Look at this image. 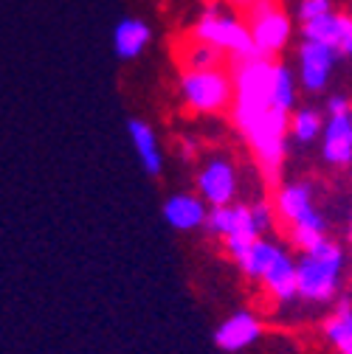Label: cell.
Instances as JSON below:
<instances>
[{
	"instance_id": "6da1fadb",
	"label": "cell",
	"mask_w": 352,
	"mask_h": 354,
	"mask_svg": "<svg viewBox=\"0 0 352 354\" xmlns=\"http://www.w3.org/2000/svg\"><path fill=\"white\" fill-rule=\"evenodd\" d=\"M234 73V104H231V121L234 127L245 132L271 110L274 96V79H276V62L271 57H240L231 65Z\"/></svg>"
},
{
	"instance_id": "484cf974",
	"label": "cell",
	"mask_w": 352,
	"mask_h": 354,
	"mask_svg": "<svg viewBox=\"0 0 352 354\" xmlns=\"http://www.w3.org/2000/svg\"><path fill=\"white\" fill-rule=\"evenodd\" d=\"M327 107H330V115H338V113H346V110H352V107H349V102H346L344 96H333Z\"/></svg>"
},
{
	"instance_id": "7a4b0ae2",
	"label": "cell",
	"mask_w": 352,
	"mask_h": 354,
	"mask_svg": "<svg viewBox=\"0 0 352 354\" xmlns=\"http://www.w3.org/2000/svg\"><path fill=\"white\" fill-rule=\"evenodd\" d=\"M344 268V250L324 239L313 250H304L296 261V279H299V295L307 301H330L338 290Z\"/></svg>"
},
{
	"instance_id": "f546056e",
	"label": "cell",
	"mask_w": 352,
	"mask_h": 354,
	"mask_svg": "<svg viewBox=\"0 0 352 354\" xmlns=\"http://www.w3.org/2000/svg\"><path fill=\"white\" fill-rule=\"evenodd\" d=\"M349 239H352V219H349Z\"/></svg>"
},
{
	"instance_id": "603a6c76",
	"label": "cell",
	"mask_w": 352,
	"mask_h": 354,
	"mask_svg": "<svg viewBox=\"0 0 352 354\" xmlns=\"http://www.w3.org/2000/svg\"><path fill=\"white\" fill-rule=\"evenodd\" d=\"M290 136L299 141V144H310L316 141L319 136H324V124H322V115L310 107H304L299 113H293L290 118Z\"/></svg>"
},
{
	"instance_id": "5b68a950",
	"label": "cell",
	"mask_w": 352,
	"mask_h": 354,
	"mask_svg": "<svg viewBox=\"0 0 352 354\" xmlns=\"http://www.w3.org/2000/svg\"><path fill=\"white\" fill-rule=\"evenodd\" d=\"M288 113L282 110H268L248 132L245 141L256 158L259 171L268 177V183H276L282 174V163H285V138H288Z\"/></svg>"
},
{
	"instance_id": "4316f807",
	"label": "cell",
	"mask_w": 352,
	"mask_h": 354,
	"mask_svg": "<svg viewBox=\"0 0 352 354\" xmlns=\"http://www.w3.org/2000/svg\"><path fill=\"white\" fill-rule=\"evenodd\" d=\"M341 54H346V57H352V17H349V23H346V31H344V39H341V48H338Z\"/></svg>"
},
{
	"instance_id": "ffe728a7",
	"label": "cell",
	"mask_w": 352,
	"mask_h": 354,
	"mask_svg": "<svg viewBox=\"0 0 352 354\" xmlns=\"http://www.w3.org/2000/svg\"><path fill=\"white\" fill-rule=\"evenodd\" d=\"M324 216L319 214V211H310L307 216H301L296 225H290V239H293V245L296 248H301V250H313L319 242H324L327 236H324Z\"/></svg>"
},
{
	"instance_id": "f1b7e54d",
	"label": "cell",
	"mask_w": 352,
	"mask_h": 354,
	"mask_svg": "<svg viewBox=\"0 0 352 354\" xmlns=\"http://www.w3.org/2000/svg\"><path fill=\"white\" fill-rule=\"evenodd\" d=\"M181 149H184V158H195V149H197V144H195L192 138H184V141H181Z\"/></svg>"
},
{
	"instance_id": "2e32d148",
	"label": "cell",
	"mask_w": 352,
	"mask_h": 354,
	"mask_svg": "<svg viewBox=\"0 0 352 354\" xmlns=\"http://www.w3.org/2000/svg\"><path fill=\"white\" fill-rule=\"evenodd\" d=\"M313 208V192L307 183H288L276 192V214L288 225H296L301 216H307Z\"/></svg>"
},
{
	"instance_id": "83f0119b",
	"label": "cell",
	"mask_w": 352,
	"mask_h": 354,
	"mask_svg": "<svg viewBox=\"0 0 352 354\" xmlns=\"http://www.w3.org/2000/svg\"><path fill=\"white\" fill-rule=\"evenodd\" d=\"M220 3H226V6H231V9H237V12H248L251 6L259 3V0H220Z\"/></svg>"
},
{
	"instance_id": "30bf717a",
	"label": "cell",
	"mask_w": 352,
	"mask_h": 354,
	"mask_svg": "<svg viewBox=\"0 0 352 354\" xmlns=\"http://www.w3.org/2000/svg\"><path fill=\"white\" fill-rule=\"evenodd\" d=\"M229 54L220 51L217 46L206 39H197L195 34L184 37L175 42V62L181 65L184 73H195V71H217V68H226Z\"/></svg>"
},
{
	"instance_id": "7402d4cb",
	"label": "cell",
	"mask_w": 352,
	"mask_h": 354,
	"mask_svg": "<svg viewBox=\"0 0 352 354\" xmlns=\"http://www.w3.org/2000/svg\"><path fill=\"white\" fill-rule=\"evenodd\" d=\"M296 104V82L293 71L282 62H276V79H274V96H271V110L290 113Z\"/></svg>"
},
{
	"instance_id": "ba28073f",
	"label": "cell",
	"mask_w": 352,
	"mask_h": 354,
	"mask_svg": "<svg viewBox=\"0 0 352 354\" xmlns=\"http://www.w3.org/2000/svg\"><path fill=\"white\" fill-rule=\"evenodd\" d=\"M197 189H200V197L211 208L231 205L237 194V166L226 155L211 158L197 174Z\"/></svg>"
},
{
	"instance_id": "e0dca14e",
	"label": "cell",
	"mask_w": 352,
	"mask_h": 354,
	"mask_svg": "<svg viewBox=\"0 0 352 354\" xmlns=\"http://www.w3.org/2000/svg\"><path fill=\"white\" fill-rule=\"evenodd\" d=\"M279 253H282V248L279 245H274V242H268V239H256L251 248H245L234 261L240 264V270L248 276V279H256V281H262L268 276V270H271V264L279 259Z\"/></svg>"
},
{
	"instance_id": "277c9868",
	"label": "cell",
	"mask_w": 352,
	"mask_h": 354,
	"mask_svg": "<svg viewBox=\"0 0 352 354\" xmlns=\"http://www.w3.org/2000/svg\"><path fill=\"white\" fill-rule=\"evenodd\" d=\"M192 34L197 39L211 42V46H217L220 51H226L234 59L259 54L256 42H254V34H251V26L245 20H237L234 15H229L220 0L211 3L206 9V15L192 26Z\"/></svg>"
},
{
	"instance_id": "d4e9b609",
	"label": "cell",
	"mask_w": 352,
	"mask_h": 354,
	"mask_svg": "<svg viewBox=\"0 0 352 354\" xmlns=\"http://www.w3.org/2000/svg\"><path fill=\"white\" fill-rule=\"evenodd\" d=\"M251 211H254V223H256L259 234H265V231L274 228V208L268 203H254Z\"/></svg>"
},
{
	"instance_id": "8992f818",
	"label": "cell",
	"mask_w": 352,
	"mask_h": 354,
	"mask_svg": "<svg viewBox=\"0 0 352 354\" xmlns=\"http://www.w3.org/2000/svg\"><path fill=\"white\" fill-rule=\"evenodd\" d=\"M206 228L211 234L226 239V248H229V253L234 259L262 236L256 223H254L251 205H220V208H211L209 219H206Z\"/></svg>"
},
{
	"instance_id": "ac0fdd59",
	"label": "cell",
	"mask_w": 352,
	"mask_h": 354,
	"mask_svg": "<svg viewBox=\"0 0 352 354\" xmlns=\"http://www.w3.org/2000/svg\"><path fill=\"white\" fill-rule=\"evenodd\" d=\"M265 290L271 292L274 301H290L293 295H299V279H296V261H290V256L282 250L279 259L271 264L268 276L262 279Z\"/></svg>"
},
{
	"instance_id": "d6986e66",
	"label": "cell",
	"mask_w": 352,
	"mask_h": 354,
	"mask_svg": "<svg viewBox=\"0 0 352 354\" xmlns=\"http://www.w3.org/2000/svg\"><path fill=\"white\" fill-rule=\"evenodd\" d=\"M346 23H349L346 15H335V12H330V15L319 17V20L301 23V34H304V39H313V42H324V46L341 48V39H344Z\"/></svg>"
},
{
	"instance_id": "cb8c5ba5",
	"label": "cell",
	"mask_w": 352,
	"mask_h": 354,
	"mask_svg": "<svg viewBox=\"0 0 352 354\" xmlns=\"http://www.w3.org/2000/svg\"><path fill=\"white\" fill-rule=\"evenodd\" d=\"M330 12H333V0H301L296 15L301 23H310V20H319Z\"/></svg>"
},
{
	"instance_id": "5bb4252c",
	"label": "cell",
	"mask_w": 352,
	"mask_h": 354,
	"mask_svg": "<svg viewBox=\"0 0 352 354\" xmlns=\"http://www.w3.org/2000/svg\"><path fill=\"white\" fill-rule=\"evenodd\" d=\"M152 39V28L139 17H124L113 31V48L121 59H136Z\"/></svg>"
},
{
	"instance_id": "44dd1931",
	"label": "cell",
	"mask_w": 352,
	"mask_h": 354,
	"mask_svg": "<svg viewBox=\"0 0 352 354\" xmlns=\"http://www.w3.org/2000/svg\"><path fill=\"white\" fill-rule=\"evenodd\" d=\"M324 335H327V340H330L333 346H338V351L346 348V346L352 343V304H349L346 298L338 304L335 315L327 318V324H324Z\"/></svg>"
},
{
	"instance_id": "9a60e30c",
	"label": "cell",
	"mask_w": 352,
	"mask_h": 354,
	"mask_svg": "<svg viewBox=\"0 0 352 354\" xmlns=\"http://www.w3.org/2000/svg\"><path fill=\"white\" fill-rule=\"evenodd\" d=\"M127 132H130V141H133L136 152H139V160L144 166L147 174H161L164 169V155H161V147H158V138H155V132L147 121H139L133 118L127 124Z\"/></svg>"
},
{
	"instance_id": "7c38bea8",
	"label": "cell",
	"mask_w": 352,
	"mask_h": 354,
	"mask_svg": "<svg viewBox=\"0 0 352 354\" xmlns=\"http://www.w3.org/2000/svg\"><path fill=\"white\" fill-rule=\"evenodd\" d=\"M259 335H262L259 318L243 309V313H234L231 318H226L223 324L217 326L214 343L223 351H240V348H248L251 343H256Z\"/></svg>"
},
{
	"instance_id": "3957f363",
	"label": "cell",
	"mask_w": 352,
	"mask_h": 354,
	"mask_svg": "<svg viewBox=\"0 0 352 354\" xmlns=\"http://www.w3.org/2000/svg\"><path fill=\"white\" fill-rule=\"evenodd\" d=\"M181 99L197 115H217L234 104V73L226 68L181 73Z\"/></svg>"
},
{
	"instance_id": "4fadbf2b",
	"label": "cell",
	"mask_w": 352,
	"mask_h": 354,
	"mask_svg": "<svg viewBox=\"0 0 352 354\" xmlns=\"http://www.w3.org/2000/svg\"><path fill=\"white\" fill-rule=\"evenodd\" d=\"M164 219L175 231L200 228V225H206V219H209L206 200L203 197H192V194H172L164 203Z\"/></svg>"
},
{
	"instance_id": "9c48e42d",
	"label": "cell",
	"mask_w": 352,
	"mask_h": 354,
	"mask_svg": "<svg viewBox=\"0 0 352 354\" xmlns=\"http://www.w3.org/2000/svg\"><path fill=\"white\" fill-rule=\"evenodd\" d=\"M338 48L324 46V42H313V39H304L301 48H299V76H301V87L310 93L324 91V84L335 68L338 59Z\"/></svg>"
},
{
	"instance_id": "52a82bcc",
	"label": "cell",
	"mask_w": 352,
	"mask_h": 354,
	"mask_svg": "<svg viewBox=\"0 0 352 354\" xmlns=\"http://www.w3.org/2000/svg\"><path fill=\"white\" fill-rule=\"evenodd\" d=\"M245 23L251 26L254 42H256V51L262 57H274L279 54L288 39H290V17L279 9L276 0H259L256 6H251L245 12Z\"/></svg>"
},
{
	"instance_id": "8fae6325",
	"label": "cell",
	"mask_w": 352,
	"mask_h": 354,
	"mask_svg": "<svg viewBox=\"0 0 352 354\" xmlns=\"http://www.w3.org/2000/svg\"><path fill=\"white\" fill-rule=\"evenodd\" d=\"M324 160L333 166H349L352 163V110L330 115V121L324 124Z\"/></svg>"
}]
</instances>
